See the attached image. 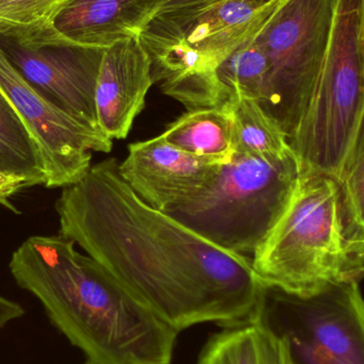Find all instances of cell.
Segmentation results:
<instances>
[{
    "mask_svg": "<svg viewBox=\"0 0 364 364\" xmlns=\"http://www.w3.org/2000/svg\"><path fill=\"white\" fill-rule=\"evenodd\" d=\"M108 158L55 203L60 235L78 244L177 333L257 320L265 286L252 259L214 245L143 200Z\"/></svg>",
    "mask_w": 364,
    "mask_h": 364,
    "instance_id": "cell-1",
    "label": "cell"
},
{
    "mask_svg": "<svg viewBox=\"0 0 364 364\" xmlns=\"http://www.w3.org/2000/svg\"><path fill=\"white\" fill-rule=\"evenodd\" d=\"M11 275L91 364H173L178 333L75 242L36 235L11 257Z\"/></svg>",
    "mask_w": 364,
    "mask_h": 364,
    "instance_id": "cell-2",
    "label": "cell"
},
{
    "mask_svg": "<svg viewBox=\"0 0 364 364\" xmlns=\"http://www.w3.org/2000/svg\"><path fill=\"white\" fill-rule=\"evenodd\" d=\"M282 0H220L161 12L141 34L154 82L186 110L223 107L216 70L260 33Z\"/></svg>",
    "mask_w": 364,
    "mask_h": 364,
    "instance_id": "cell-3",
    "label": "cell"
},
{
    "mask_svg": "<svg viewBox=\"0 0 364 364\" xmlns=\"http://www.w3.org/2000/svg\"><path fill=\"white\" fill-rule=\"evenodd\" d=\"M263 286L309 296L364 277V261L344 235L338 181L324 175L299 176L290 203L252 255Z\"/></svg>",
    "mask_w": 364,
    "mask_h": 364,
    "instance_id": "cell-4",
    "label": "cell"
},
{
    "mask_svg": "<svg viewBox=\"0 0 364 364\" xmlns=\"http://www.w3.org/2000/svg\"><path fill=\"white\" fill-rule=\"evenodd\" d=\"M299 176L294 154L235 153L211 181L166 213L223 250L254 255L288 208Z\"/></svg>",
    "mask_w": 364,
    "mask_h": 364,
    "instance_id": "cell-5",
    "label": "cell"
},
{
    "mask_svg": "<svg viewBox=\"0 0 364 364\" xmlns=\"http://www.w3.org/2000/svg\"><path fill=\"white\" fill-rule=\"evenodd\" d=\"M363 112V0H337L316 89L289 140L301 176L337 181Z\"/></svg>",
    "mask_w": 364,
    "mask_h": 364,
    "instance_id": "cell-6",
    "label": "cell"
},
{
    "mask_svg": "<svg viewBox=\"0 0 364 364\" xmlns=\"http://www.w3.org/2000/svg\"><path fill=\"white\" fill-rule=\"evenodd\" d=\"M337 0H282L256 42L269 64L262 108L289 140L311 100L326 55Z\"/></svg>",
    "mask_w": 364,
    "mask_h": 364,
    "instance_id": "cell-7",
    "label": "cell"
},
{
    "mask_svg": "<svg viewBox=\"0 0 364 364\" xmlns=\"http://www.w3.org/2000/svg\"><path fill=\"white\" fill-rule=\"evenodd\" d=\"M259 320L288 346L294 364H364V297L359 282L309 296L265 287Z\"/></svg>",
    "mask_w": 364,
    "mask_h": 364,
    "instance_id": "cell-8",
    "label": "cell"
},
{
    "mask_svg": "<svg viewBox=\"0 0 364 364\" xmlns=\"http://www.w3.org/2000/svg\"><path fill=\"white\" fill-rule=\"evenodd\" d=\"M0 48L11 65L45 100L100 130L95 92L105 49L70 42L53 26H0Z\"/></svg>",
    "mask_w": 364,
    "mask_h": 364,
    "instance_id": "cell-9",
    "label": "cell"
},
{
    "mask_svg": "<svg viewBox=\"0 0 364 364\" xmlns=\"http://www.w3.org/2000/svg\"><path fill=\"white\" fill-rule=\"evenodd\" d=\"M0 91L6 95L42 155L45 188L77 183L91 168L92 153L108 154L113 140L45 100L11 65L0 48Z\"/></svg>",
    "mask_w": 364,
    "mask_h": 364,
    "instance_id": "cell-10",
    "label": "cell"
},
{
    "mask_svg": "<svg viewBox=\"0 0 364 364\" xmlns=\"http://www.w3.org/2000/svg\"><path fill=\"white\" fill-rule=\"evenodd\" d=\"M220 166L186 153L159 136L130 144L119 172L143 200L166 212L200 190Z\"/></svg>",
    "mask_w": 364,
    "mask_h": 364,
    "instance_id": "cell-11",
    "label": "cell"
},
{
    "mask_svg": "<svg viewBox=\"0 0 364 364\" xmlns=\"http://www.w3.org/2000/svg\"><path fill=\"white\" fill-rule=\"evenodd\" d=\"M151 60L139 38L105 49L96 83L97 125L111 140L127 138L154 85Z\"/></svg>",
    "mask_w": 364,
    "mask_h": 364,
    "instance_id": "cell-12",
    "label": "cell"
},
{
    "mask_svg": "<svg viewBox=\"0 0 364 364\" xmlns=\"http://www.w3.org/2000/svg\"><path fill=\"white\" fill-rule=\"evenodd\" d=\"M166 0H74L53 21L63 38L83 46L107 49L140 38Z\"/></svg>",
    "mask_w": 364,
    "mask_h": 364,
    "instance_id": "cell-13",
    "label": "cell"
},
{
    "mask_svg": "<svg viewBox=\"0 0 364 364\" xmlns=\"http://www.w3.org/2000/svg\"><path fill=\"white\" fill-rule=\"evenodd\" d=\"M197 364L294 363L284 340L257 318L212 336Z\"/></svg>",
    "mask_w": 364,
    "mask_h": 364,
    "instance_id": "cell-14",
    "label": "cell"
},
{
    "mask_svg": "<svg viewBox=\"0 0 364 364\" xmlns=\"http://www.w3.org/2000/svg\"><path fill=\"white\" fill-rule=\"evenodd\" d=\"M161 136L181 151L214 164H227L235 154L232 119L227 105L188 110Z\"/></svg>",
    "mask_w": 364,
    "mask_h": 364,
    "instance_id": "cell-15",
    "label": "cell"
},
{
    "mask_svg": "<svg viewBox=\"0 0 364 364\" xmlns=\"http://www.w3.org/2000/svg\"><path fill=\"white\" fill-rule=\"evenodd\" d=\"M226 105L232 119L235 153L265 158L293 155L288 136L258 102L235 98Z\"/></svg>",
    "mask_w": 364,
    "mask_h": 364,
    "instance_id": "cell-16",
    "label": "cell"
},
{
    "mask_svg": "<svg viewBox=\"0 0 364 364\" xmlns=\"http://www.w3.org/2000/svg\"><path fill=\"white\" fill-rule=\"evenodd\" d=\"M0 172L45 186L46 171L38 144L0 91Z\"/></svg>",
    "mask_w": 364,
    "mask_h": 364,
    "instance_id": "cell-17",
    "label": "cell"
},
{
    "mask_svg": "<svg viewBox=\"0 0 364 364\" xmlns=\"http://www.w3.org/2000/svg\"><path fill=\"white\" fill-rule=\"evenodd\" d=\"M337 181L344 235L352 252L364 261V112Z\"/></svg>",
    "mask_w": 364,
    "mask_h": 364,
    "instance_id": "cell-18",
    "label": "cell"
},
{
    "mask_svg": "<svg viewBox=\"0 0 364 364\" xmlns=\"http://www.w3.org/2000/svg\"><path fill=\"white\" fill-rule=\"evenodd\" d=\"M216 74L229 100L235 98L254 100L261 107L267 100L269 60L256 38L237 49L218 68Z\"/></svg>",
    "mask_w": 364,
    "mask_h": 364,
    "instance_id": "cell-19",
    "label": "cell"
},
{
    "mask_svg": "<svg viewBox=\"0 0 364 364\" xmlns=\"http://www.w3.org/2000/svg\"><path fill=\"white\" fill-rule=\"evenodd\" d=\"M74 0H0V26L44 27Z\"/></svg>",
    "mask_w": 364,
    "mask_h": 364,
    "instance_id": "cell-20",
    "label": "cell"
},
{
    "mask_svg": "<svg viewBox=\"0 0 364 364\" xmlns=\"http://www.w3.org/2000/svg\"><path fill=\"white\" fill-rule=\"evenodd\" d=\"M31 184L25 179L18 177L11 176L0 172V205L11 210L14 213H19L16 208L10 201V198L17 193L21 192L26 188H31Z\"/></svg>",
    "mask_w": 364,
    "mask_h": 364,
    "instance_id": "cell-21",
    "label": "cell"
},
{
    "mask_svg": "<svg viewBox=\"0 0 364 364\" xmlns=\"http://www.w3.org/2000/svg\"><path fill=\"white\" fill-rule=\"evenodd\" d=\"M25 314V310L19 304L0 295V331L13 321L18 320Z\"/></svg>",
    "mask_w": 364,
    "mask_h": 364,
    "instance_id": "cell-22",
    "label": "cell"
},
{
    "mask_svg": "<svg viewBox=\"0 0 364 364\" xmlns=\"http://www.w3.org/2000/svg\"><path fill=\"white\" fill-rule=\"evenodd\" d=\"M220 0H166L162 6L161 12H170L177 9L186 8V6H199V4H212Z\"/></svg>",
    "mask_w": 364,
    "mask_h": 364,
    "instance_id": "cell-23",
    "label": "cell"
},
{
    "mask_svg": "<svg viewBox=\"0 0 364 364\" xmlns=\"http://www.w3.org/2000/svg\"><path fill=\"white\" fill-rule=\"evenodd\" d=\"M363 26H364V0H363Z\"/></svg>",
    "mask_w": 364,
    "mask_h": 364,
    "instance_id": "cell-24",
    "label": "cell"
},
{
    "mask_svg": "<svg viewBox=\"0 0 364 364\" xmlns=\"http://www.w3.org/2000/svg\"><path fill=\"white\" fill-rule=\"evenodd\" d=\"M85 364H91V363H85Z\"/></svg>",
    "mask_w": 364,
    "mask_h": 364,
    "instance_id": "cell-25",
    "label": "cell"
}]
</instances>
